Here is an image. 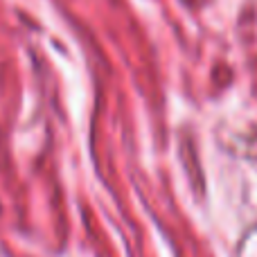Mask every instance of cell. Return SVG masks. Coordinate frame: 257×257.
Wrapping results in <instances>:
<instances>
[]
</instances>
